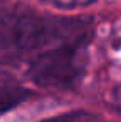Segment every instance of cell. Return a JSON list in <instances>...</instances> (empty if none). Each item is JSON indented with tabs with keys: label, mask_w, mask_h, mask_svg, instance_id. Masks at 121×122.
Returning a JSON list of instances; mask_svg holds the SVG:
<instances>
[{
	"label": "cell",
	"mask_w": 121,
	"mask_h": 122,
	"mask_svg": "<svg viewBox=\"0 0 121 122\" xmlns=\"http://www.w3.org/2000/svg\"><path fill=\"white\" fill-rule=\"evenodd\" d=\"M76 25L68 26L20 10L0 12V56L18 58L33 51H46L61 43L78 40Z\"/></svg>",
	"instance_id": "6da1fadb"
},
{
	"label": "cell",
	"mask_w": 121,
	"mask_h": 122,
	"mask_svg": "<svg viewBox=\"0 0 121 122\" xmlns=\"http://www.w3.org/2000/svg\"><path fill=\"white\" fill-rule=\"evenodd\" d=\"M85 58L86 48L81 38L66 41L38 53L30 64L28 76L43 87H68L81 78Z\"/></svg>",
	"instance_id": "7a4b0ae2"
},
{
	"label": "cell",
	"mask_w": 121,
	"mask_h": 122,
	"mask_svg": "<svg viewBox=\"0 0 121 122\" xmlns=\"http://www.w3.org/2000/svg\"><path fill=\"white\" fill-rule=\"evenodd\" d=\"M23 99H27V91L12 86V87H0V114L13 109L17 104H20Z\"/></svg>",
	"instance_id": "3957f363"
},
{
	"label": "cell",
	"mask_w": 121,
	"mask_h": 122,
	"mask_svg": "<svg viewBox=\"0 0 121 122\" xmlns=\"http://www.w3.org/2000/svg\"><path fill=\"white\" fill-rule=\"evenodd\" d=\"M41 122H100V121L91 112L73 111V112H66V114H60V116L45 119V121H41Z\"/></svg>",
	"instance_id": "277c9868"
},
{
	"label": "cell",
	"mask_w": 121,
	"mask_h": 122,
	"mask_svg": "<svg viewBox=\"0 0 121 122\" xmlns=\"http://www.w3.org/2000/svg\"><path fill=\"white\" fill-rule=\"evenodd\" d=\"M58 8H78V7H85L93 3L95 0H45Z\"/></svg>",
	"instance_id": "5b68a950"
},
{
	"label": "cell",
	"mask_w": 121,
	"mask_h": 122,
	"mask_svg": "<svg viewBox=\"0 0 121 122\" xmlns=\"http://www.w3.org/2000/svg\"><path fill=\"white\" fill-rule=\"evenodd\" d=\"M113 102L121 109V84L115 89V92H113Z\"/></svg>",
	"instance_id": "8992f818"
}]
</instances>
